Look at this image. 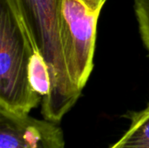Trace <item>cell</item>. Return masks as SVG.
Instances as JSON below:
<instances>
[{
  "mask_svg": "<svg viewBox=\"0 0 149 148\" xmlns=\"http://www.w3.org/2000/svg\"><path fill=\"white\" fill-rule=\"evenodd\" d=\"M105 1H106V2H107V0H105Z\"/></svg>",
  "mask_w": 149,
  "mask_h": 148,
  "instance_id": "cell-8",
  "label": "cell"
},
{
  "mask_svg": "<svg viewBox=\"0 0 149 148\" xmlns=\"http://www.w3.org/2000/svg\"><path fill=\"white\" fill-rule=\"evenodd\" d=\"M35 50L47 64L51 89L41 99L45 120L59 123L79 99L81 90L71 81L58 28V0H15Z\"/></svg>",
  "mask_w": 149,
  "mask_h": 148,
  "instance_id": "cell-1",
  "label": "cell"
},
{
  "mask_svg": "<svg viewBox=\"0 0 149 148\" xmlns=\"http://www.w3.org/2000/svg\"><path fill=\"white\" fill-rule=\"evenodd\" d=\"M105 0H58V28L68 76L79 90L93 68L98 19Z\"/></svg>",
  "mask_w": 149,
  "mask_h": 148,
  "instance_id": "cell-3",
  "label": "cell"
},
{
  "mask_svg": "<svg viewBox=\"0 0 149 148\" xmlns=\"http://www.w3.org/2000/svg\"><path fill=\"white\" fill-rule=\"evenodd\" d=\"M130 126L109 148H149V104L140 112L127 115Z\"/></svg>",
  "mask_w": 149,
  "mask_h": 148,
  "instance_id": "cell-5",
  "label": "cell"
},
{
  "mask_svg": "<svg viewBox=\"0 0 149 148\" xmlns=\"http://www.w3.org/2000/svg\"><path fill=\"white\" fill-rule=\"evenodd\" d=\"M0 148H65L57 123L0 110Z\"/></svg>",
  "mask_w": 149,
  "mask_h": 148,
  "instance_id": "cell-4",
  "label": "cell"
},
{
  "mask_svg": "<svg viewBox=\"0 0 149 148\" xmlns=\"http://www.w3.org/2000/svg\"><path fill=\"white\" fill-rule=\"evenodd\" d=\"M36 50L15 0H0V110L24 115L42 98L30 81Z\"/></svg>",
  "mask_w": 149,
  "mask_h": 148,
  "instance_id": "cell-2",
  "label": "cell"
},
{
  "mask_svg": "<svg viewBox=\"0 0 149 148\" xmlns=\"http://www.w3.org/2000/svg\"><path fill=\"white\" fill-rule=\"evenodd\" d=\"M134 8L141 38L149 52V0H134Z\"/></svg>",
  "mask_w": 149,
  "mask_h": 148,
  "instance_id": "cell-7",
  "label": "cell"
},
{
  "mask_svg": "<svg viewBox=\"0 0 149 148\" xmlns=\"http://www.w3.org/2000/svg\"><path fill=\"white\" fill-rule=\"evenodd\" d=\"M30 81L35 92L43 99L48 95L51 89L49 69L43 57L35 51L30 64Z\"/></svg>",
  "mask_w": 149,
  "mask_h": 148,
  "instance_id": "cell-6",
  "label": "cell"
}]
</instances>
